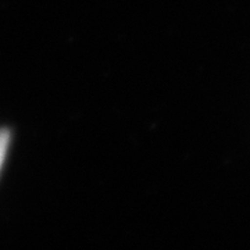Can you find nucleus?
<instances>
[{
	"label": "nucleus",
	"mask_w": 250,
	"mask_h": 250,
	"mask_svg": "<svg viewBox=\"0 0 250 250\" xmlns=\"http://www.w3.org/2000/svg\"><path fill=\"white\" fill-rule=\"evenodd\" d=\"M10 141H11V134L7 128H0V171L3 168L4 159L7 156Z\"/></svg>",
	"instance_id": "f257e3e1"
}]
</instances>
